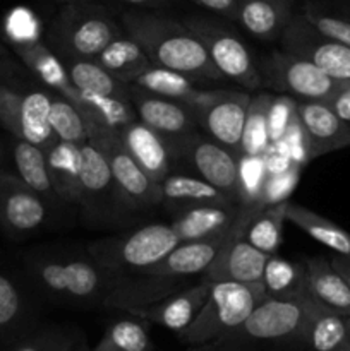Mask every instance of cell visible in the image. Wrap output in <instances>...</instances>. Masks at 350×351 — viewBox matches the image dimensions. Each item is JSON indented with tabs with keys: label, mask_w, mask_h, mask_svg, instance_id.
<instances>
[{
	"label": "cell",
	"mask_w": 350,
	"mask_h": 351,
	"mask_svg": "<svg viewBox=\"0 0 350 351\" xmlns=\"http://www.w3.org/2000/svg\"><path fill=\"white\" fill-rule=\"evenodd\" d=\"M95 60L113 77L126 84H132L136 77H139L143 72L154 65L143 47L136 40H132L126 31L110 41Z\"/></svg>",
	"instance_id": "29"
},
{
	"label": "cell",
	"mask_w": 350,
	"mask_h": 351,
	"mask_svg": "<svg viewBox=\"0 0 350 351\" xmlns=\"http://www.w3.org/2000/svg\"><path fill=\"white\" fill-rule=\"evenodd\" d=\"M292 0H239L233 21L261 41L280 40L294 17Z\"/></svg>",
	"instance_id": "22"
},
{
	"label": "cell",
	"mask_w": 350,
	"mask_h": 351,
	"mask_svg": "<svg viewBox=\"0 0 350 351\" xmlns=\"http://www.w3.org/2000/svg\"><path fill=\"white\" fill-rule=\"evenodd\" d=\"M304 264V287L309 297L328 311L350 317V287L345 278L325 256L307 257Z\"/></svg>",
	"instance_id": "21"
},
{
	"label": "cell",
	"mask_w": 350,
	"mask_h": 351,
	"mask_svg": "<svg viewBox=\"0 0 350 351\" xmlns=\"http://www.w3.org/2000/svg\"><path fill=\"white\" fill-rule=\"evenodd\" d=\"M9 351H82V346L75 336L62 329H48L16 339Z\"/></svg>",
	"instance_id": "44"
},
{
	"label": "cell",
	"mask_w": 350,
	"mask_h": 351,
	"mask_svg": "<svg viewBox=\"0 0 350 351\" xmlns=\"http://www.w3.org/2000/svg\"><path fill=\"white\" fill-rule=\"evenodd\" d=\"M124 146L130 156L144 170V173L161 184L172 171V161L175 160L174 149L163 136L141 122L139 119L126 127L120 132Z\"/></svg>",
	"instance_id": "20"
},
{
	"label": "cell",
	"mask_w": 350,
	"mask_h": 351,
	"mask_svg": "<svg viewBox=\"0 0 350 351\" xmlns=\"http://www.w3.org/2000/svg\"><path fill=\"white\" fill-rule=\"evenodd\" d=\"M261 283L268 297H287V295L301 293L305 290L304 264L290 263L273 254L268 257Z\"/></svg>",
	"instance_id": "37"
},
{
	"label": "cell",
	"mask_w": 350,
	"mask_h": 351,
	"mask_svg": "<svg viewBox=\"0 0 350 351\" xmlns=\"http://www.w3.org/2000/svg\"><path fill=\"white\" fill-rule=\"evenodd\" d=\"M21 57L23 64L31 71V74L38 79L43 86L51 89L57 95L78 103L79 89L74 88L71 77L67 74L64 60L45 43L43 40L31 45L14 48Z\"/></svg>",
	"instance_id": "24"
},
{
	"label": "cell",
	"mask_w": 350,
	"mask_h": 351,
	"mask_svg": "<svg viewBox=\"0 0 350 351\" xmlns=\"http://www.w3.org/2000/svg\"><path fill=\"white\" fill-rule=\"evenodd\" d=\"M263 208L257 206H240L237 218L230 223L222 232L211 237L191 242H180L177 247L170 250L160 263L151 266L150 269L137 274H154V276H175V278H191L196 274H205L206 269L211 266L213 261L218 257L226 247V243L233 239L239 232L247 228L250 219L257 215Z\"/></svg>",
	"instance_id": "9"
},
{
	"label": "cell",
	"mask_w": 350,
	"mask_h": 351,
	"mask_svg": "<svg viewBox=\"0 0 350 351\" xmlns=\"http://www.w3.org/2000/svg\"><path fill=\"white\" fill-rule=\"evenodd\" d=\"M281 50L311 62L340 81H350V48L319 33L299 12L294 14L280 36Z\"/></svg>",
	"instance_id": "11"
},
{
	"label": "cell",
	"mask_w": 350,
	"mask_h": 351,
	"mask_svg": "<svg viewBox=\"0 0 350 351\" xmlns=\"http://www.w3.org/2000/svg\"><path fill=\"white\" fill-rule=\"evenodd\" d=\"M305 346L312 351H350L345 317L312 300L311 317L305 329Z\"/></svg>",
	"instance_id": "32"
},
{
	"label": "cell",
	"mask_w": 350,
	"mask_h": 351,
	"mask_svg": "<svg viewBox=\"0 0 350 351\" xmlns=\"http://www.w3.org/2000/svg\"><path fill=\"white\" fill-rule=\"evenodd\" d=\"M88 139L98 143L105 151L117 195L126 211H146L161 204V185L148 177L134 161L124 146L120 132L100 130L91 134Z\"/></svg>",
	"instance_id": "8"
},
{
	"label": "cell",
	"mask_w": 350,
	"mask_h": 351,
	"mask_svg": "<svg viewBox=\"0 0 350 351\" xmlns=\"http://www.w3.org/2000/svg\"><path fill=\"white\" fill-rule=\"evenodd\" d=\"M55 93L43 88H34L24 91L21 105V139L34 144L40 149L47 151L57 141L50 125V110Z\"/></svg>",
	"instance_id": "28"
},
{
	"label": "cell",
	"mask_w": 350,
	"mask_h": 351,
	"mask_svg": "<svg viewBox=\"0 0 350 351\" xmlns=\"http://www.w3.org/2000/svg\"><path fill=\"white\" fill-rule=\"evenodd\" d=\"M82 144L55 141L47 151V167L51 185L62 204H79V180L82 168Z\"/></svg>",
	"instance_id": "27"
},
{
	"label": "cell",
	"mask_w": 350,
	"mask_h": 351,
	"mask_svg": "<svg viewBox=\"0 0 350 351\" xmlns=\"http://www.w3.org/2000/svg\"><path fill=\"white\" fill-rule=\"evenodd\" d=\"M263 283H213L211 291L194 321L177 332L187 346H209L239 328L266 298Z\"/></svg>",
	"instance_id": "4"
},
{
	"label": "cell",
	"mask_w": 350,
	"mask_h": 351,
	"mask_svg": "<svg viewBox=\"0 0 350 351\" xmlns=\"http://www.w3.org/2000/svg\"><path fill=\"white\" fill-rule=\"evenodd\" d=\"M257 67L263 86L305 101H328L347 82L331 77L311 62L283 50L268 53Z\"/></svg>",
	"instance_id": "7"
},
{
	"label": "cell",
	"mask_w": 350,
	"mask_h": 351,
	"mask_svg": "<svg viewBox=\"0 0 350 351\" xmlns=\"http://www.w3.org/2000/svg\"><path fill=\"white\" fill-rule=\"evenodd\" d=\"M302 168L294 165L290 170L283 171L278 175H268L266 182H264L263 192H261V208H268V206L281 204L287 202L292 192L299 185L301 180Z\"/></svg>",
	"instance_id": "45"
},
{
	"label": "cell",
	"mask_w": 350,
	"mask_h": 351,
	"mask_svg": "<svg viewBox=\"0 0 350 351\" xmlns=\"http://www.w3.org/2000/svg\"><path fill=\"white\" fill-rule=\"evenodd\" d=\"M27 317L26 297L19 285L0 271V339L14 338Z\"/></svg>",
	"instance_id": "39"
},
{
	"label": "cell",
	"mask_w": 350,
	"mask_h": 351,
	"mask_svg": "<svg viewBox=\"0 0 350 351\" xmlns=\"http://www.w3.org/2000/svg\"><path fill=\"white\" fill-rule=\"evenodd\" d=\"M115 2L136 7V9H158V7L168 5L170 0H115Z\"/></svg>",
	"instance_id": "52"
},
{
	"label": "cell",
	"mask_w": 350,
	"mask_h": 351,
	"mask_svg": "<svg viewBox=\"0 0 350 351\" xmlns=\"http://www.w3.org/2000/svg\"><path fill=\"white\" fill-rule=\"evenodd\" d=\"M3 55V50H2V47H0V57H2Z\"/></svg>",
	"instance_id": "57"
},
{
	"label": "cell",
	"mask_w": 350,
	"mask_h": 351,
	"mask_svg": "<svg viewBox=\"0 0 350 351\" xmlns=\"http://www.w3.org/2000/svg\"><path fill=\"white\" fill-rule=\"evenodd\" d=\"M192 2L229 19L235 17L237 5H239V0H192Z\"/></svg>",
	"instance_id": "51"
},
{
	"label": "cell",
	"mask_w": 350,
	"mask_h": 351,
	"mask_svg": "<svg viewBox=\"0 0 350 351\" xmlns=\"http://www.w3.org/2000/svg\"><path fill=\"white\" fill-rule=\"evenodd\" d=\"M30 273L47 297L62 304H102L122 274L110 273L91 257L71 254H38Z\"/></svg>",
	"instance_id": "2"
},
{
	"label": "cell",
	"mask_w": 350,
	"mask_h": 351,
	"mask_svg": "<svg viewBox=\"0 0 350 351\" xmlns=\"http://www.w3.org/2000/svg\"><path fill=\"white\" fill-rule=\"evenodd\" d=\"M3 33L12 48L41 41V23L27 7H14L3 19Z\"/></svg>",
	"instance_id": "43"
},
{
	"label": "cell",
	"mask_w": 350,
	"mask_h": 351,
	"mask_svg": "<svg viewBox=\"0 0 350 351\" xmlns=\"http://www.w3.org/2000/svg\"><path fill=\"white\" fill-rule=\"evenodd\" d=\"M270 93L256 91L250 95L249 108H247L246 123L242 130L240 153L263 154L270 146V132H268V106L271 101Z\"/></svg>",
	"instance_id": "36"
},
{
	"label": "cell",
	"mask_w": 350,
	"mask_h": 351,
	"mask_svg": "<svg viewBox=\"0 0 350 351\" xmlns=\"http://www.w3.org/2000/svg\"><path fill=\"white\" fill-rule=\"evenodd\" d=\"M120 24L158 67L180 72L196 82L225 81L198 36L180 21L136 9L120 14Z\"/></svg>",
	"instance_id": "1"
},
{
	"label": "cell",
	"mask_w": 350,
	"mask_h": 351,
	"mask_svg": "<svg viewBox=\"0 0 350 351\" xmlns=\"http://www.w3.org/2000/svg\"><path fill=\"white\" fill-rule=\"evenodd\" d=\"M75 105L86 119L88 137L100 130L122 132L129 123L137 120L136 110L129 98L79 91V99Z\"/></svg>",
	"instance_id": "25"
},
{
	"label": "cell",
	"mask_w": 350,
	"mask_h": 351,
	"mask_svg": "<svg viewBox=\"0 0 350 351\" xmlns=\"http://www.w3.org/2000/svg\"><path fill=\"white\" fill-rule=\"evenodd\" d=\"M184 24L198 36L225 81H233L249 93L263 88L259 67L254 62L247 45L230 27L211 17L189 16Z\"/></svg>",
	"instance_id": "6"
},
{
	"label": "cell",
	"mask_w": 350,
	"mask_h": 351,
	"mask_svg": "<svg viewBox=\"0 0 350 351\" xmlns=\"http://www.w3.org/2000/svg\"><path fill=\"white\" fill-rule=\"evenodd\" d=\"M91 351H153V343L141 319H119L105 329Z\"/></svg>",
	"instance_id": "38"
},
{
	"label": "cell",
	"mask_w": 350,
	"mask_h": 351,
	"mask_svg": "<svg viewBox=\"0 0 350 351\" xmlns=\"http://www.w3.org/2000/svg\"><path fill=\"white\" fill-rule=\"evenodd\" d=\"M287 202L259 209L257 215L250 219V223L246 228V233H244V237H246V240L250 245L256 247L261 252L268 254V256L277 254L281 245L283 223L287 221L285 219Z\"/></svg>",
	"instance_id": "35"
},
{
	"label": "cell",
	"mask_w": 350,
	"mask_h": 351,
	"mask_svg": "<svg viewBox=\"0 0 350 351\" xmlns=\"http://www.w3.org/2000/svg\"><path fill=\"white\" fill-rule=\"evenodd\" d=\"M64 64L71 82L79 91L129 98V84L113 77L95 58H71Z\"/></svg>",
	"instance_id": "34"
},
{
	"label": "cell",
	"mask_w": 350,
	"mask_h": 351,
	"mask_svg": "<svg viewBox=\"0 0 350 351\" xmlns=\"http://www.w3.org/2000/svg\"><path fill=\"white\" fill-rule=\"evenodd\" d=\"M82 168L79 180V208L91 223H112L126 209L120 204L113 184L108 160L95 141H86L81 146Z\"/></svg>",
	"instance_id": "10"
},
{
	"label": "cell",
	"mask_w": 350,
	"mask_h": 351,
	"mask_svg": "<svg viewBox=\"0 0 350 351\" xmlns=\"http://www.w3.org/2000/svg\"><path fill=\"white\" fill-rule=\"evenodd\" d=\"M301 14L325 36L350 48V17L343 12H333L314 2H305Z\"/></svg>",
	"instance_id": "42"
},
{
	"label": "cell",
	"mask_w": 350,
	"mask_h": 351,
	"mask_svg": "<svg viewBox=\"0 0 350 351\" xmlns=\"http://www.w3.org/2000/svg\"><path fill=\"white\" fill-rule=\"evenodd\" d=\"M281 141H283L294 165L304 168L309 161H312L307 134H305L304 125H302L301 119H299V113L294 117V120L290 122V125H288L287 132L283 134Z\"/></svg>",
	"instance_id": "48"
},
{
	"label": "cell",
	"mask_w": 350,
	"mask_h": 351,
	"mask_svg": "<svg viewBox=\"0 0 350 351\" xmlns=\"http://www.w3.org/2000/svg\"><path fill=\"white\" fill-rule=\"evenodd\" d=\"M124 33L105 5L93 2L62 3L51 19L45 43L62 58H96L100 51Z\"/></svg>",
	"instance_id": "3"
},
{
	"label": "cell",
	"mask_w": 350,
	"mask_h": 351,
	"mask_svg": "<svg viewBox=\"0 0 350 351\" xmlns=\"http://www.w3.org/2000/svg\"><path fill=\"white\" fill-rule=\"evenodd\" d=\"M189 278L154 276V274H122L113 285L110 293L103 298L102 305L110 311H120L126 314L150 307L165 300L170 295L185 288Z\"/></svg>",
	"instance_id": "16"
},
{
	"label": "cell",
	"mask_w": 350,
	"mask_h": 351,
	"mask_svg": "<svg viewBox=\"0 0 350 351\" xmlns=\"http://www.w3.org/2000/svg\"><path fill=\"white\" fill-rule=\"evenodd\" d=\"M177 161H184L192 173L237 201V154L205 132H196L180 147Z\"/></svg>",
	"instance_id": "14"
},
{
	"label": "cell",
	"mask_w": 350,
	"mask_h": 351,
	"mask_svg": "<svg viewBox=\"0 0 350 351\" xmlns=\"http://www.w3.org/2000/svg\"><path fill=\"white\" fill-rule=\"evenodd\" d=\"M249 103V91L209 89L205 101L192 112L201 132L239 156Z\"/></svg>",
	"instance_id": "12"
},
{
	"label": "cell",
	"mask_w": 350,
	"mask_h": 351,
	"mask_svg": "<svg viewBox=\"0 0 350 351\" xmlns=\"http://www.w3.org/2000/svg\"><path fill=\"white\" fill-rule=\"evenodd\" d=\"M263 156L264 163H266L268 175L283 173V171L290 170V168L294 167V161H292L290 154H288L287 147H285L283 141L281 139L270 143V146L266 147Z\"/></svg>",
	"instance_id": "49"
},
{
	"label": "cell",
	"mask_w": 350,
	"mask_h": 351,
	"mask_svg": "<svg viewBox=\"0 0 350 351\" xmlns=\"http://www.w3.org/2000/svg\"><path fill=\"white\" fill-rule=\"evenodd\" d=\"M24 91L12 84L0 82V125L12 137H21V105Z\"/></svg>",
	"instance_id": "47"
},
{
	"label": "cell",
	"mask_w": 350,
	"mask_h": 351,
	"mask_svg": "<svg viewBox=\"0 0 350 351\" xmlns=\"http://www.w3.org/2000/svg\"><path fill=\"white\" fill-rule=\"evenodd\" d=\"M161 204L178 213L182 209L206 204H232L237 202L225 192L218 191L215 185L208 184L194 173L170 171L161 182Z\"/></svg>",
	"instance_id": "23"
},
{
	"label": "cell",
	"mask_w": 350,
	"mask_h": 351,
	"mask_svg": "<svg viewBox=\"0 0 350 351\" xmlns=\"http://www.w3.org/2000/svg\"><path fill=\"white\" fill-rule=\"evenodd\" d=\"M297 115V99L288 95H273L268 106V132L270 141H280Z\"/></svg>",
	"instance_id": "46"
},
{
	"label": "cell",
	"mask_w": 350,
	"mask_h": 351,
	"mask_svg": "<svg viewBox=\"0 0 350 351\" xmlns=\"http://www.w3.org/2000/svg\"><path fill=\"white\" fill-rule=\"evenodd\" d=\"M12 161L17 177L27 187L33 189L47 204L60 206L62 201L58 199L57 192L51 185L50 173H48L45 151L21 137H12Z\"/></svg>",
	"instance_id": "30"
},
{
	"label": "cell",
	"mask_w": 350,
	"mask_h": 351,
	"mask_svg": "<svg viewBox=\"0 0 350 351\" xmlns=\"http://www.w3.org/2000/svg\"><path fill=\"white\" fill-rule=\"evenodd\" d=\"M240 206L242 204L239 202L194 206V208L175 213V218L172 219L170 225L178 242L206 239V237H211L226 228L237 218Z\"/></svg>",
	"instance_id": "26"
},
{
	"label": "cell",
	"mask_w": 350,
	"mask_h": 351,
	"mask_svg": "<svg viewBox=\"0 0 350 351\" xmlns=\"http://www.w3.org/2000/svg\"><path fill=\"white\" fill-rule=\"evenodd\" d=\"M285 219L302 230L312 240L331 249L338 256L350 257V233L342 226L326 219L325 216L288 201L287 209H285Z\"/></svg>",
	"instance_id": "31"
},
{
	"label": "cell",
	"mask_w": 350,
	"mask_h": 351,
	"mask_svg": "<svg viewBox=\"0 0 350 351\" xmlns=\"http://www.w3.org/2000/svg\"><path fill=\"white\" fill-rule=\"evenodd\" d=\"M62 3H71V2H93V0H58Z\"/></svg>",
	"instance_id": "55"
},
{
	"label": "cell",
	"mask_w": 350,
	"mask_h": 351,
	"mask_svg": "<svg viewBox=\"0 0 350 351\" xmlns=\"http://www.w3.org/2000/svg\"><path fill=\"white\" fill-rule=\"evenodd\" d=\"M246 230L233 235L225 249L218 254L202 278L211 283L232 281V283H261L266 266L268 254L250 245L244 237Z\"/></svg>",
	"instance_id": "19"
},
{
	"label": "cell",
	"mask_w": 350,
	"mask_h": 351,
	"mask_svg": "<svg viewBox=\"0 0 350 351\" xmlns=\"http://www.w3.org/2000/svg\"><path fill=\"white\" fill-rule=\"evenodd\" d=\"M50 125L58 141L84 144L88 141V125L81 110L74 101L55 93L50 110Z\"/></svg>",
	"instance_id": "41"
},
{
	"label": "cell",
	"mask_w": 350,
	"mask_h": 351,
	"mask_svg": "<svg viewBox=\"0 0 350 351\" xmlns=\"http://www.w3.org/2000/svg\"><path fill=\"white\" fill-rule=\"evenodd\" d=\"M48 204L16 173L0 170V226L12 235H30L43 226Z\"/></svg>",
	"instance_id": "15"
},
{
	"label": "cell",
	"mask_w": 350,
	"mask_h": 351,
	"mask_svg": "<svg viewBox=\"0 0 350 351\" xmlns=\"http://www.w3.org/2000/svg\"><path fill=\"white\" fill-rule=\"evenodd\" d=\"M211 281L201 278L198 283L187 285L185 288L178 290L177 293L165 298V300L150 305V307L139 308V311L132 312L129 315L141 319L144 322L161 326V328L170 329L174 332H180L199 314L209 291H211Z\"/></svg>",
	"instance_id": "17"
},
{
	"label": "cell",
	"mask_w": 350,
	"mask_h": 351,
	"mask_svg": "<svg viewBox=\"0 0 350 351\" xmlns=\"http://www.w3.org/2000/svg\"><path fill=\"white\" fill-rule=\"evenodd\" d=\"M329 261H331L333 267H335V269L338 271L343 278H345V281L349 283V287H350V257L349 256H338V254H335V256H333Z\"/></svg>",
	"instance_id": "53"
},
{
	"label": "cell",
	"mask_w": 350,
	"mask_h": 351,
	"mask_svg": "<svg viewBox=\"0 0 350 351\" xmlns=\"http://www.w3.org/2000/svg\"><path fill=\"white\" fill-rule=\"evenodd\" d=\"M326 103L340 119L350 125V81H347Z\"/></svg>",
	"instance_id": "50"
},
{
	"label": "cell",
	"mask_w": 350,
	"mask_h": 351,
	"mask_svg": "<svg viewBox=\"0 0 350 351\" xmlns=\"http://www.w3.org/2000/svg\"><path fill=\"white\" fill-rule=\"evenodd\" d=\"M196 84L198 82L192 81L187 75L167 67H158V65L148 69L132 82V86H137L144 91L185 103L191 108L198 105L202 93H205V89H199Z\"/></svg>",
	"instance_id": "33"
},
{
	"label": "cell",
	"mask_w": 350,
	"mask_h": 351,
	"mask_svg": "<svg viewBox=\"0 0 350 351\" xmlns=\"http://www.w3.org/2000/svg\"><path fill=\"white\" fill-rule=\"evenodd\" d=\"M297 113L307 134L312 160L350 146V125L326 101L297 99Z\"/></svg>",
	"instance_id": "18"
},
{
	"label": "cell",
	"mask_w": 350,
	"mask_h": 351,
	"mask_svg": "<svg viewBox=\"0 0 350 351\" xmlns=\"http://www.w3.org/2000/svg\"><path fill=\"white\" fill-rule=\"evenodd\" d=\"M340 12H343L345 16L350 17V0H343L342 5H340Z\"/></svg>",
	"instance_id": "54"
},
{
	"label": "cell",
	"mask_w": 350,
	"mask_h": 351,
	"mask_svg": "<svg viewBox=\"0 0 350 351\" xmlns=\"http://www.w3.org/2000/svg\"><path fill=\"white\" fill-rule=\"evenodd\" d=\"M345 322H347V331H349V338H350V317H345Z\"/></svg>",
	"instance_id": "56"
},
{
	"label": "cell",
	"mask_w": 350,
	"mask_h": 351,
	"mask_svg": "<svg viewBox=\"0 0 350 351\" xmlns=\"http://www.w3.org/2000/svg\"><path fill=\"white\" fill-rule=\"evenodd\" d=\"M129 98L137 119L168 141L177 160L180 147L199 132L198 120L191 106L148 93L132 84H129Z\"/></svg>",
	"instance_id": "13"
},
{
	"label": "cell",
	"mask_w": 350,
	"mask_h": 351,
	"mask_svg": "<svg viewBox=\"0 0 350 351\" xmlns=\"http://www.w3.org/2000/svg\"><path fill=\"white\" fill-rule=\"evenodd\" d=\"M268 178L263 154L240 153L237 156V202L261 208V192Z\"/></svg>",
	"instance_id": "40"
},
{
	"label": "cell",
	"mask_w": 350,
	"mask_h": 351,
	"mask_svg": "<svg viewBox=\"0 0 350 351\" xmlns=\"http://www.w3.org/2000/svg\"><path fill=\"white\" fill-rule=\"evenodd\" d=\"M178 243L170 223H151L132 232L89 242L86 254L110 273L137 274L160 263Z\"/></svg>",
	"instance_id": "5"
}]
</instances>
